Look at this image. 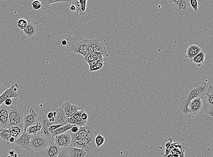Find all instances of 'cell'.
Returning <instances> with one entry per match:
<instances>
[{
    "instance_id": "277c9868",
    "label": "cell",
    "mask_w": 213,
    "mask_h": 157,
    "mask_svg": "<svg viewBox=\"0 0 213 157\" xmlns=\"http://www.w3.org/2000/svg\"><path fill=\"white\" fill-rule=\"evenodd\" d=\"M71 139L78 138H85L91 141H94L96 137V132L92 126L86 125L84 126L80 127L79 130L76 133L71 134Z\"/></svg>"
},
{
    "instance_id": "b9f144b4",
    "label": "cell",
    "mask_w": 213,
    "mask_h": 157,
    "mask_svg": "<svg viewBox=\"0 0 213 157\" xmlns=\"http://www.w3.org/2000/svg\"><path fill=\"white\" fill-rule=\"evenodd\" d=\"M56 114H57V112L54 111V112H50L47 114V119H49L52 117H56Z\"/></svg>"
},
{
    "instance_id": "d4e9b609",
    "label": "cell",
    "mask_w": 213,
    "mask_h": 157,
    "mask_svg": "<svg viewBox=\"0 0 213 157\" xmlns=\"http://www.w3.org/2000/svg\"><path fill=\"white\" fill-rule=\"evenodd\" d=\"M11 137L12 136L8 128H0V138L2 140L8 141Z\"/></svg>"
},
{
    "instance_id": "f35d334b",
    "label": "cell",
    "mask_w": 213,
    "mask_h": 157,
    "mask_svg": "<svg viewBox=\"0 0 213 157\" xmlns=\"http://www.w3.org/2000/svg\"><path fill=\"white\" fill-rule=\"evenodd\" d=\"M13 99L14 98H8L4 101L3 103L7 106H10L12 104L13 102Z\"/></svg>"
},
{
    "instance_id": "ab89813d",
    "label": "cell",
    "mask_w": 213,
    "mask_h": 157,
    "mask_svg": "<svg viewBox=\"0 0 213 157\" xmlns=\"http://www.w3.org/2000/svg\"><path fill=\"white\" fill-rule=\"evenodd\" d=\"M7 89V86L5 84L0 82V95Z\"/></svg>"
},
{
    "instance_id": "ee69618b",
    "label": "cell",
    "mask_w": 213,
    "mask_h": 157,
    "mask_svg": "<svg viewBox=\"0 0 213 157\" xmlns=\"http://www.w3.org/2000/svg\"><path fill=\"white\" fill-rule=\"evenodd\" d=\"M69 9L71 11H72V12H75L76 11L77 8H76V7L74 4H72V5H71V6L70 7Z\"/></svg>"
},
{
    "instance_id": "603a6c76",
    "label": "cell",
    "mask_w": 213,
    "mask_h": 157,
    "mask_svg": "<svg viewBox=\"0 0 213 157\" xmlns=\"http://www.w3.org/2000/svg\"><path fill=\"white\" fill-rule=\"evenodd\" d=\"M73 126H74V125H72V124H68L67 123V124L65 125L62 126L59 128H58L56 129L55 131L53 132L51 134L52 135V137L55 138V136H57V135L62 134L66 132L68 130H70Z\"/></svg>"
},
{
    "instance_id": "60d3db41",
    "label": "cell",
    "mask_w": 213,
    "mask_h": 157,
    "mask_svg": "<svg viewBox=\"0 0 213 157\" xmlns=\"http://www.w3.org/2000/svg\"><path fill=\"white\" fill-rule=\"evenodd\" d=\"M79 128H80V127L78 126L74 125V126L71 129V132L72 133H76L78 131V130H79Z\"/></svg>"
},
{
    "instance_id": "7bdbcfd3",
    "label": "cell",
    "mask_w": 213,
    "mask_h": 157,
    "mask_svg": "<svg viewBox=\"0 0 213 157\" xmlns=\"http://www.w3.org/2000/svg\"><path fill=\"white\" fill-rule=\"evenodd\" d=\"M82 118L83 120H88V115L86 112H83L82 114Z\"/></svg>"
},
{
    "instance_id": "4dcf8cb0",
    "label": "cell",
    "mask_w": 213,
    "mask_h": 157,
    "mask_svg": "<svg viewBox=\"0 0 213 157\" xmlns=\"http://www.w3.org/2000/svg\"><path fill=\"white\" fill-rule=\"evenodd\" d=\"M28 21L24 19H20L18 21V26L21 30H23L27 26Z\"/></svg>"
},
{
    "instance_id": "1f68e13d",
    "label": "cell",
    "mask_w": 213,
    "mask_h": 157,
    "mask_svg": "<svg viewBox=\"0 0 213 157\" xmlns=\"http://www.w3.org/2000/svg\"><path fill=\"white\" fill-rule=\"evenodd\" d=\"M190 7L193 9L195 12H197L199 10V3L198 0H189Z\"/></svg>"
},
{
    "instance_id": "9a60e30c",
    "label": "cell",
    "mask_w": 213,
    "mask_h": 157,
    "mask_svg": "<svg viewBox=\"0 0 213 157\" xmlns=\"http://www.w3.org/2000/svg\"><path fill=\"white\" fill-rule=\"evenodd\" d=\"M37 30V25L29 21L27 26L23 30H21L20 33L26 37L33 40L35 37V34Z\"/></svg>"
},
{
    "instance_id": "d6a6232c",
    "label": "cell",
    "mask_w": 213,
    "mask_h": 157,
    "mask_svg": "<svg viewBox=\"0 0 213 157\" xmlns=\"http://www.w3.org/2000/svg\"><path fill=\"white\" fill-rule=\"evenodd\" d=\"M67 124V121H65V123H63L62 124H58V125H52L49 127V129H48V131L51 134L53 132L55 131L56 129L58 128H59L61 127L62 126L65 125Z\"/></svg>"
},
{
    "instance_id": "74e56055",
    "label": "cell",
    "mask_w": 213,
    "mask_h": 157,
    "mask_svg": "<svg viewBox=\"0 0 213 157\" xmlns=\"http://www.w3.org/2000/svg\"><path fill=\"white\" fill-rule=\"evenodd\" d=\"M170 146H171V144L170 142L166 143V145H165V153L164 155L162 157H167V156L169 155V153H170L169 149H170Z\"/></svg>"
},
{
    "instance_id": "7c38bea8",
    "label": "cell",
    "mask_w": 213,
    "mask_h": 157,
    "mask_svg": "<svg viewBox=\"0 0 213 157\" xmlns=\"http://www.w3.org/2000/svg\"><path fill=\"white\" fill-rule=\"evenodd\" d=\"M54 142L57 146L61 148L70 147L71 142V135L66 132L59 134L55 136Z\"/></svg>"
},
{
    "instance_id": "8fae6325",
    "label": "cell",
    "mask_w": 213,
    "mask_h": 157,
    "mask_svg": "<svg viewBox=\"0 0 213 157\" xmlns=\"http://www.w3.org/2000/svg\"><path fill=\"white\" fill-rule=\"evenodd\" d=\"M32 135L24 131L18 139H15L14 143L21 149L29 151L31 149V139Z\"/></svg>"
},
{
    "instance_id": "d590c367",
    "label": "cell",
    "mask_w": 213,
    "mask_h": 157,
    "mask_svg": "<svg viewBox=\"0 0 213 157\" xmlns=\"http://www.w3.org/2000/svg\"><path fill=\"white\" fill-rule=\"evenodd\" d=\"M32 7L35 10H39L41 8V3L38 0H35L32 2Z\"/></svg>"
},
{
    "instance_id": "e0dca14e",
    "label": "cell",
    "mask_w": 213,
    "mask_h": 157,
    "mask_svg": "<svg viewBox=\"0 0 213 157\" xmlns=\"http://www.w3.org/2000/svg\"><path fill=\"white\" fill-rule=\"evenodd\" d=\"M68 152L70 157H85L88 153L84 149L73 147H68Z\"/></svg>"
},
{
    "instance_id": "f907efd6",
    "label": "cell",
    "mask_w": 213,
    "mask_h": 157,
    "mask_svg": "<svg viewBox=\"0 0 213 157\" xmlns=\"http://www.w3.org/2000/svg\"><path fill=\"white\" fill-rule=\"evenodd\" d=\"M168 156H170V157H171V155H170V156H169V155H168Z\"/></svg>"
},
{
    "instance_id": "c3c4849f",
    "label": "cell",
    "mask_w": 213,
    "mask_h": 157,
    "mask_svg": "<svg viewBox=\"0 0 213 157\" xmlns=\"http://www.w3.org/2000/svg\"><path fill=\"white\" fill-rule=\"evenodd\" d=\"M61 44H62V45H63V46H66L67 45V40H62Z\"/></svg>"
},
{
    "instance_id": "ac0fdd59",
    "label": "cell",
    "mask_w": 213,
    "mask_h": 157,
    "mask_svg": "<svg viewBox=\"0 0 213 157\" xmlns=\"http://www.w3.org/2000/svg\"><path fill=\"white\" fill-rule=\"evenodd\" d=\"M56 111L57 112V114L53 125L62 124L67 121V117L62 107L58 109Z\"/></svg>"
},
{
    "instance_id": "5b68a950",
    "label": "cell",
    "mask_w": 213,
    "mask_h": 157,
    "mask_svg": "<svg viewBox=\"0 0 213 157\" xmlns=\"http://www.w3.org/2000/svg\"><path fill=\"white\" fill-rule=\"evenodd\" d=\"M70 49L73 53L82 55L85 61L88 55L94 51L92 48L87 44L86 39L75 42L71 46Z\"/></svg>"
},
{
    "instance_id": "3957f363",
    "label": "cell",
    "mask_w": 213,
    "mask_h": 157,
    "mask_svg": "<svg viewBox=\"0 0 213 157\" xmlns=\"http://www.w3.org/2000/svg\"><path fill=\"white\" fill-rule=\"evenodd\" d=\"M53 138L52 136H47L44 134L40 130L37 134L32 136L30 147L36 151L43 150L53 140Z\"/></svg>"
},
{
    "instance_id": "ba28073f",
    "label": "cell",
    "mask_w": 213,
    "mask_h": 157,
    "mask_svg": "<svg viewBox=\"0 0 213 157\" xmlns=\"http://www.w3.org/2000/svg\"><path fill=\"white\" fill-rule=\"evenodd\" d=\"M39 121L37 113L33 108H31L29 112L26 113L23 118V126L24 131L30 126L37 124Z\"/></svg>"
},
{
    "instance_id": "e575fe53",
    "label": "cell",
    "mask_w": 213,
    "mask_h": 157,
    "mask_svg": "<svg viewBox=\"0 0 213 157\" xmlns=\"http://www.w3.org/2000/svg\"><path fill=\"white\" fill-rule=\"evenodd\" d=\"M82 109L79 106L76 105V104H72L71 107V117L73 116L74 114L76 113H77L78 111H80Z\"/></svg>"
},
{
    "instance_id": "7dc6e473",
    "label": "cell",
    "mask_w": 213,
    "mask_h": 157,
    "mask_svg": "<svg viewBox=\"0 0 213 157\" xmlns=\"http://www.w3.org/2000/svg\"><path fill=\"white\" fill-rule=\"evenodd\" d=\"M8 153H9V155L13 157L15 153L14 150H9V152H8Z\"/></svg>"
},
{
    "instance_id": "9c48e42d",
    "label": "cell",
    "mask_w": 213,
    "mask_h": 157,
    "mask_svg": "<svg viewBox=\"0 0 213 157\" xmlns=\"http://www.w3.org/2000/svg\"><path fill=\"white\" fill-rule=\"evenodd\" d=\"M86 42L89 47L92 48L94 51H97L101 53L104 58L107 59L109 56L108 53L107 51L106 47L104 44L99 42L97 40L86 39Z\"/></svg>"
},
{
    "instance_id": "6da1fadb",
    "label": "cell",
    "mask_w": 213,
    "mask_h": 157,
    "mask_svg": "<svg viewBox=\"0 0 213 157\" xmlns=\"http://www.w3.org/2000/svg\"><path fill=\"white\" fill-rule=\"evenodd\" d=\"M208 88V84L206 81L197 82L187 86L178 103L181 112L188 114V106L189 103L195 98H202L206 95Z\"/></svg>"
},
{
    "instance_id": "4fadbf2b",
    "label": "cell",
    "mask_w": 213,
    "mask_h": 157,
    "mask_svg": "<svg viewBox=\"0 0 213 157\" xmlns=\"http://www.w3.org/2000/svg\"><path fill=\"white\" fill-rule=\"evenodd\" d=\"M203 102L202 98H196L192 100L188 106V114H197L202 111Z\"/></svg>"
},
{
    "instance_id": "7a4b0ae2",
    "label": "cell",
    "mask_w": 213,
    "mask_h": 157,
    "mask_svg": "<svg viewBox=\"0 0 213 157\" xmlns=\"http://www.w3.org/2000/svg\"><path fill=\"white\" fill-rule=\"evenodd\" d=\"M9 108V128L15 125H23V118L28 112L22 107L21 103L18 101H13Z\"/></svg>"
},
{
    "instance_id": "816d5d0a",
    "label": "cell",
    "mask_w": 213,
    "mask_h": 157,
    "mask_svg": "<svg viewBox=\"0 0 213 157\" xmlns=\"http://www.w3.org/2000/svg\"></svg>"
},
{
    "instance_id": "52a82bcc",
    "label": "cell",
    "mask_w": 213,
    "mask_h": 157,
    "mask_svg": "<svg viewBox=\"0 0 213 157\" xmlns=\"http://www.w3.org/2000/svg\"><path fill=\"white\" fill-rule=\"evenodd\" d=\"M70 147L83 149L88 153L96 148L94 141H91L85 138H78L71 139Z\"/></svg>"
},
{
    "instance_id": "836d02e7",
    "label": "cell",
    "mask_w": 213,
    "mask_h": 157,
    "mask_svg": "<svg viewBox=\"0 0 213 157\" xmlns=\"http://www.w3.org/2000/svg\"><path fill=\"white\" fill-rule=\"evenodd\" d=\"M104 62H100L97 63L94 66H92L90 69H89L90 72H94V71H97L100 69H101L104 65Z\"/></svg>"
},
{
    "instance_id": "f546056e",
    "label": "cell",
    "mask_w": 213,
    "mask_h": 157,
    "mask_svg": "<svg viewBox=\"0 0 213 157\" xmlns=\"http://www.w3.org/2000/svg\"><path fill=\"white\" fill-rule=\"evenodd\" d=\"M101 55H102L101 53L99 52H91V53H90V54L88 55L87 59H86V62H87V63L90 62L95 59L97 58Z\"/></svg>"
},
{
    "instance_id": "8d00e7d4",
    "label": "cell",
    "mask_w": 213,
    "mask_h": 157,
    "mask_svg": "<svg viewBox=\"0 0 213 157\" xmlns=\"http://www.w3.org/2000/svg\"><path fill=\"white\" fill-rule=\"evenodd\" d=\"M57 157H70L68 154V149H66V147H63Z\"/></svg>"
},
{
    "instance_id": "ffe728a7",
    "label": "cell",
    "mask_w": 213,
    "mask_h": 157,
    "mask_svg": "<svg viewBox=\"0 0 213 157\" xmlns=\"http://www.w3.org/2000/svg\"><path fill=\"white\" fill-rule=\"evenodd\" d=\"M206 58V52L203 51H201L196 56L190 59L192 62L198 65L199 67L202 66Z\"/></svg>"
},
{
    "instance_id": "d6986e66",
    "label": "cell",
    "mask_w": 213,
    "mask_h": 157,
    "mask_svg": "<svg viewBox=\"0 0 213 157\" xmlns=\"http://www.w3.org/2000/svg\"><path fill=\"white\" fill-rule=\"evenodd\" d=\"M8 129L11 136L14 137L15 139H18L24 132V126L23 125H22L12 126Z\"/></svg>"
},
{
    "instance_id": "83f0119b",
    "label": "cell",
    "mask_w": 213,
    "mask_h": 157,
    "mask_svg": "<svg viewBox=\"0 0 213 157\" xmlns=\"http://www.w3.org/2000/svg\"><path fill=\"white\" fill-rule=\"evenodd\" d=\"M105 142V138L103 136H102L101 134H98L95 137V143L96 147H101L102 145H104Z\"/></svg>"
},
{
    "instance_id": "bcb514c9",
    "label": "cell",
    "mask_w": 213,
    "mask_h": 157,
    "mask_svg": "<svg viewBox=\"0 0 213 157\" xmlns=\"http://www.w3.org/2000/svg\"><path fill=\"white\" fill-rule=\"evenodd\" d=\"M48 120H49L50 123H51L52 125H53L55 120V117H52V118H51V119H48Z\"/></svg>"
},
{
    "instance_id": "484cf974",
    "label": "cell",
    "mask_w": 213,
    "mask_h": 157,
    "mask_svg": "<svg viewBox=\"0 0 213 157\" xmlns=\"http://www.w3.org/2000/svg\"><path fill=\"white\" fill-rule=\"evenodd\" d=\"M0 128H9V118L0 114Z\"/></svg>"
},
{
    "instance_id": "681fc988",
    "label": "cell",
    "mask_w": 213,
    "mask_h": 157,
    "mask_svg": "<svg viewBox=\"0 0 213 157\" xmlns=\"http://www.w3.org/2000/svg\"><path fill=\"white\" fill-rule=\"evenodd\" d=\"M7 157H12V156H10V155H8V156Z\"/></svg>"
},
{
    "instance_id": "7402d4cb",
    "label": "cell",
    "mask_w": 213,
    "mask_h": 157,
    "mask_svg": "<svg viewBox=\"0 0 213 157\" xmlns=\"http://www.w3.org/2000/svg\"><path fill=\"white\" fill-rule=\"evenodd\" d=\"M42 128V125L40 122H38L37 124L34 125L30 126L27 128L26 131L29 135H34L37 134L38 132L41 130Z\"/></svg>"
},
{
    "instance_id": "f6af8a7d",
    "label": "cell",
    "mask_w": 213,
    "mask_h": 157,
    "mask_svg": "<svg viewBox=\"0 0 213 157\" xmlns=\"http://www.w3.org/2000/svg\"><path fill=\"white\" fill-rule=\"evenodd\" d=\"M15 140V138L14 137H12H12H10V139H9V140H8V141H9V142H10V143H14Z\"/></svg>"
},
{
    "instance_id": "5bb4252c",
    "label": "cell",
    "mask_w": 213,
    "mask_h": 157,
    "mask_svg": "<svg viewBox=\"0 0 213 157\" xmlns=\"http://www.w3.org/2000/svg\"><path fill=\"white\" fill-rule=\"evenodd\" d=\"M62 148L56 145L53 140L50 142L48 146L45 149L43 155L45 157H57L61 152Z\"/></svg>"
},
{
    "instance_id": "2e32d148",
    "label": "cell",
    "mask_w": 213,
    "mask_h": 157,
    "mask_svg": "<svg viewBox=\"0 0 213 157\" xmlns=\"http://www.w3.org/2000/svg\"><path fill=\"white\" fill-rule=\"evenodd\" d=\"M201 46L197 45H189L185 51V56L186 57L192 59L195 56L201 51Z\"/></svg>"
},
{
    "instance_id": "30bf717a",
    "label": "cell",
    "mask_w": 213,
    "mask_h": 157,
    "mask_svg": "<svg viewBox=\"0 0 213 157\" xmlns=\"http://www.w3.org/2000/svg\"><path fill=\"white\" fill-rule=\"evenodd\" d=\"M19 85L18 84H12L9 88L7 89L0 95V106L8 98H18L19 95L18 93Z\"/></svg>"
},
{
    "instance_id": "f1b7e54d",
    "label": "cell",
    "mask_w": 213,
    "mask_h": 157,
    "mask_svg": "<svg viewBox=\"0 0 213 157\" xmlns=\"http://www.w3.org/2000/svg\"><path fill=\"white\" fill-rule=\"evenodd\" d=\"M107 61V59L105 58L102 56V55H101L98 57L97 58L95 59L94 60H93L90 62L88 63L89 65V69H90L92 66H94L97 63L100 62H106Z\"/></svg>"
},
{
    "instance_id": "4316f807",
    "label": "cell",
    "mask_w": 213,
    "mask_h": 157,
    "mask_svg": "<svg viewBox=\"0 0 213 157\" xmlns=\"http://www.w3.org/2000/svg\"><path fill=\"white\" fill-rule=\"evenodd\" d=\"M71 105L72 104L69 101H67L64 103H63L62 106V107L63 108L65 112L67 118L71 117Z\"/></svg>"
},
{
    "instance_id": "cb8c5ba5",
    "label": "cell",
    "mask_w": 213,
    "mask_h": 157,
    "mask_svg": "<svg viewBox=\"0 0 213 157\" xmlns=\"http://www.w3.org/2000/svg\"><path fill=\"white\" fill-rule=\"evenodd\" d=\"M188 1L189 0H167L170 7L175 11Z\"/></svg>"
},
{
    "instance_id": "8992f818",
    "label": "cell",
    "mask_w": 213,
    "mask_h": 157,
    "mask_svg": "<svg viewBox=\"0 0 213 157\" xmlns=\"http://www.w3.org/2000/svg\"><path fill=\"white\" fill-rule=\"evenodd\" d=\"M213 87L212 85H208L206 95L202 98L203 102L202 111L211 117H212L213 115Z\"/></svg>"
},
{
    "instance_id": "44dd1931",
    "label": "cell",
    "mask_w": 213,
    "mask_h": 157,
    "mask_svg": "<svg viewBox=\"0 0 213 157\" xmlns=\"http://www.w3.org/2000/svg\"><path fill=\"white\" fill-rule=\"evenodd\" d=\"M73 0H40L41 3V8L44 11L48 10L51 8V4L57 2H72Z\"/></svg>"
}]
</instances>
